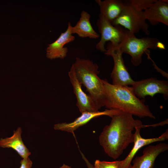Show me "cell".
Segmentation results:
<instances>
[{"label":"cell","instance_id":"6da1fadb","mask_svg":"<svg viewBox=\"0 0 168 168\" xmlns=\"http://www.w3.org/2000/svg\"><path fill=\"white\" fill-rule=\"evenodd\" d=\"M110 124L105 126L100 134V145L110 157L116 159L131 143L133 142V131L136 127L142 128V122L134 119L131 114L121 111L111 118Z\"/></svg>","mask_w":168,"mask_h":168},{"label":"cell","instance_id":"7a4b0ae2","mask_svg":"<svg viewBox=\"0 0 168 168\" xmlns=\"http://www.w3.org/2000/svg\"><path fill=\"white\" fill-rule=\"evenodd\" d=\"M106 96L105 107L106 109L118 110L139 118L155 119L144 99L138 98L131 86L109 83L102 79Z\"/></svg>","mask_w":168,"mask_h":168},{"label":"cell","instance_id":"3957f363","mask_svg":"<svg viewBox=\"0 0 168 168\" xmlns=\"http://www.w3.org/2000/svg\"><path fill=\"white\" fill-rule=\"evenodd\" d=\"M72 66L78 80L86 87L97 109L105 106V94L102 79L98 76L100 72L97 64L89 59L77 57Z\"/></svg>","mask_w":168,"mask_h":168},{"label":"cell","instance_id":"277c9868","mask_svg":"<svg viewBox=\"0 0 168 168\" xmlns=\"http://www.w3.org/2000/svg\"><path fill=\"white\" fill-rule=\"evenodd\" d=\"M156 0H130L124 2V7L119 16L111 22L114 26H123L136 33L141 30L149 35V26L144 19L143 11Z\"/></svg>","mask_w":168,"mask_h":168},{"label":"cell","instance_id":"5b68a950","mask_svg":"<svg viewBox=\"0 0 168 168\" xmlns=\"http://www.w3.org/2000/svg\"><path fill=\"white\" fill-rule=\"evenodd\" d=\"M159 41L158 39L155 38L147 37L137 38L134 34L128 30L124 39L118 46L123 53L131 56V63L137 66L141 63L142 55L149 51L148 49L153 50L158 49Z\"/></svg>","mask_w":168,"mask_h":168},{"label":"cell","instance_id":"8992f818","mask_svg":"<svg viewBox=\"0 0 168 168\" xmlns=\"http://www.w3.org/2000/svg\"><path fill=\"white\" fill-rule=\"evenodd\" d=\"M96 24L101 38L96 48L97 50L104 53L106 51L105 48L106 42L110 41L115 46L119 45L124 39L128 30L121 26L113 25L100 14Z\"/></svg>","mask_w":168,"mask_h":168},{"label":"cell","instance_id":"52a82bcc","mask_svg":"<svg viewBox=\"0 0 168 168\" xmlns=\"http://www.w3.org/2000/svg\"><path fill=\"white\" fill-rule=\"evenodd\" d=\"M123 53L118 46H115L110 43L108 44L106 51L104 54L113 58L114 66L111 77L113 85L120 86L133 85L134 81L128 72L122 57Z\"/></svg>","mask_w":168,"mask_h":168},{"label":"cell","instance_id":"ba28073f","mask_svg":"<svg viewBox=\"0 0 168 168\" xmlns=\"http://www.w3.org/2000/svg\"><path fill=\"white\" fill-rule=\"evenodd\" d=\"M131 87L135 94L140 99H144L147 96L153 97L158 93L162 94L165 99H168L167 81L160 80L152 77L135 81Z\"/></svg>","mask_w":168,"mask_h":168},{"label":"cell","instance_id":"9c48e42d","mask_svg":"<svg viewBox=\"0 0 168 168\" xmlns=\"http://www.w3.org/2000/svg\"><path fill=\"white\" fill-rule=\"evenodd\" d=\"M122 111L118 110L106 109L102 111L84 112L73 121L69 123H63L55 124L54 129L56 130L73 133L79 127L87 123L92 119L102 115L108 116L111 118Z\"/></svg>","mask_w":168,"mask_h":168},{"label":"cell","instance_id":"30bf717a","mask_svg":"<svg viewBox=\"0 0 168 168\" xmlns=\"http://www.w3.org/2000/svg\"><path fill=\"white\" fill-rule=\"evenodd\" d=\"M68 76L72 86L73 91L77 99L76 105L82 113L84 112H95L99 111L92 98L86 94L82 88V84L78 80L74 70L72 66Z\"/></svg>","mask_w":168,"mask_h":168},{"label":"cell","instance_id":"8fae6325","mask_svg":"<svg viewBox=\"0 0 168 168\" xmlns=\"http://www.w3.org/2000/svg\"><path fill=\"white\" fill-rule=\"evenodd\" d=\"M168 150V144L166 143L150 145L143 150L142 156L133 159V165L129 168H153L157 156Z\"/></svg>","mask_w":168,"mask_h":168},{"label":"cell","instance_id":"7c38bea8","mask_svg":"<svg viewBox=\"0 0 168 168\" xmlns=\"http://www.w3.org/2000/svg\"><path fill=\"white\" fill-rule=\"evenodd\" d=\"M141 128L140 127L135 128V131L134 133L133 147L126 158L124 160L120 161V168H129L131 165V162L135 154L143 146L155 142L163 141L168 139V129L158 137L145 138H143L141 135Z\"/></svg>","mask_w":168,"mask_h":168},{"label":"cell","instance_id":"4fadbf2b","mask_svg":"<svg viewBox=\"0 0 168 168\" xmlns=\"http://www.w3.org/2000/svg\"><path fill=\"white\" fill-rule=\"evenodd\" d=\"M168 2L166 0H156L143 11L144 19L152 25L162 23L168 26Z\"/></svg>","mask_w":168,"mask_h":168},{"label":"cell","instance_id":"5bb4252c","mask_svg":"<svg viewBox=\"0 0 168 168\" xmlns=\"http://www.w3.org/2000/svg\"><path fill=\"white\" fill-rule=\"evenodd\" d=\"M70 22H68L67 30L61 33L59 37L53 43L48 45L46 49V57L53 59L57 58L63 59L67 55L68 48L64 47L66 44L73 41L75 39L70 30Z\"/></svg>","mask_w":168,"mask_h":168},{"label":"cell","instance_id":"9a60e30c","mask_svg":"<svg viewBox=\"0 0 168 168\" xmlns=\"http://www.w3.org/2000/svg\"><path fill=\"white\" fill-rule=\"evenodd\" d=\"M21 128L19 127L14 131L10 137L0 139V147L3 148H11L16 151L22 159L29 157L31 152L24 144L21 138Z\"/></svg>","mask_w":168,"mask_h":168},{"label":"cell","instance_id":"2e32d148","mask_svg":"<svg viewBox=\"0 0 168 168\" xmlns=\"http://www.w3.org/2000/svg\"><path fill=\"white\" fill-rule=\"evenodd\" d=\"M90 15L87 12L82 11L79 20L74 26L70 25L72 34H76L81 37L96 39L99 35L93 29L90 22Z\"/></svg>","mask_w":168,"mask_h":168},{"label":"cell","instance_id":"e0dca14e","mask_svg":"<svg viewBox=\"0 0 168 168\" xmlns=\"http://www.w3.org/2000/svg\"><path fill=\"white\" fill-rule=\"evenodd\" d=\"M96 2L100 7V14L111 23L122 13L124 7V2L121 0H105Z\"/></svg>","mask_w":168,"mask_h":168},{"label":"cell","instance_id":"ac0fdd59","mask_svg":"<svg viewBox=\"0 0 168 168\" xmlns=\"http://www.w3.org/2000/svg\"><path fill=\"white\" fill-rule=\"evenodd\" d=\"M120 161H95L94 166L95 168H120Z\"/></svg>","mask_w":168,"mask_h":168},{"label":"cell","instance_id":"d6986e66","mask_svg":"<svg viewBox=\"0 0 168 168\" xmlns=\"http://www.w3.org/2000/svg\"><path fill=\"white\" fill-rule=\"evenodd\" d=\"M20 168H31L32 162L29 157L22 159L20 161Z\"/></svg>","mask_w":168,"mask_h":168},{"label":"cell","instance_id":"ffe728a7","mask_svg":"<svg viewBox=\"0 0 168 168\" xmlns=\"http://www.w3.org/2000/svg\"><path fill=\"white\" fill-rule=\"evenodd\" d=\"M80 152L82 157L86 163L88 168H95L94 166L90 163L80 150Z\"/></svg>","mask_w":168,"mask_h":168},{"label":"cell","instance_id":"44dd1931","mask_svg":"<svg viewBox=\"0 0 168 168\" xmlns=\"http://www.w3.org/2000/svg\"><path fill=\"white\" fill-rule=\"evenodd\" d=\"M168 123V119H166L165 121H163L162 122H161V123H159L155 124H152V125H143L142 128L146 127H148L149 126H152L153 127H156L157 126H159V125H165V124H166Z\"/></svg>","mask_w":168,"mask_h":168},{"label":"cell","instance_id":"7402d4cb","mask_svg":"<svg viewBox=\"0 0 168 168\" xmlns=\"http://www.w3.org/2000/svg\"><path fill=\"white\" fill-rule=\"evenodd\" d=\"M59 168H72V167L70 166L64 164Z\"/></svg>","mask_w":168,"mask_h":168}]
</instances>
